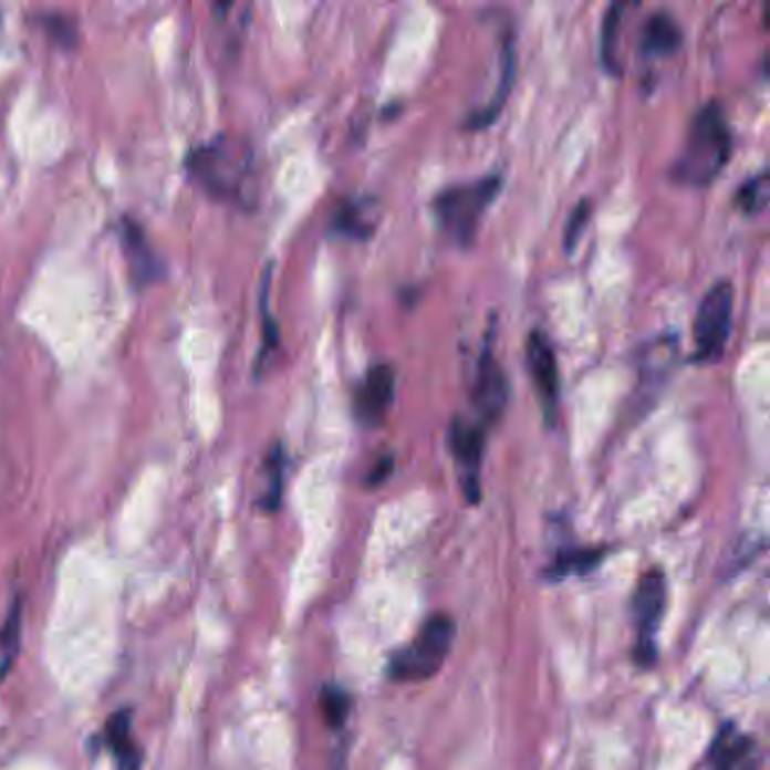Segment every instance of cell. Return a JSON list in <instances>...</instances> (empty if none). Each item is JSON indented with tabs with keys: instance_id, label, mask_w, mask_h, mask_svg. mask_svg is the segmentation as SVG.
<instances>
[{
	"instance_id": "obj_26",
	"label": "cell",
	"mask_w": 770,
	"mask_h": 770,
	"mask_svg": "<svg viewBox=\"0 0 770 770\" xmlns=\"http://www.w3.org/2000/svg\"><path fill=\"white\" fill-rule=\"evenodd\" d=\"M43 25L48 30V34L52 39H58L60 45L64 48H73L77 41V23H73L69 17L62 14H52V17H41Z\"/></svg>"
},
{
	"instance_id": "obj_3",
	"label": "cell",
	"mask_w": 770,
	"mask_h": 770,
	"mask_svg": "<svg viewBox=\"0 0 770 770\" xmlns=\"http://www.w3.org/2000/svg\"><path fill=\"white\" fill-rule=\"evenodd\" d=\"M502 177L488 175L468 184H455L434 197V217L438 229L459 247H470L477 238L481 217L498 199L502 190Z\"/></svg>"
},
{
	"instance_id": "obj_4",
	"label": "cell",
	"mask_w": 770,
	"mask_h": 770,
	"mask_svg": "<svg viewBox=\"0 0 770 770\" xmlns=\"http://www.w3.org/2000/svg\"><path fill=\"white\" fill-rule=\"evenodd\" d=\"M455 622L450 615L429 617L412 644L392 655L389 676L394 680H427L444 667L455 642Z\"/></svg>"
},
{
	"instance_id": "obj_13",
	"label": "cell",
	"mask_w": 770,
	"mask_h": 770,
	"mask_svg": "<svg viewBox=\"0 0 770 770\" xmlns=\"http://www.w3.org/2000/svg\"><path fill=\"white\" fill-rule=\"evenodd\" d=\"M678 360V342L672 335H659L653 342L642 346L637 371L644 394H657L659 387L667 382Z\"/></svg>"
},
{
	"instance_id": "obj_12",
	"label": "cell",
	"mask_w": 770,
	"mask_h": 770,
	"mask_svg": "<svg viewBox=\"0 0 770 770\" xmlns=\"http://www.w3.org/2000/svg\"><path fill=\"white\" fill-rule=\"evenodd\" d=\"M379 217H382V206L375 197L355 195L340 204V208L333 215L330 231H333L337 238L364 242L373 238V233L377 231Z\"/></svg>"
},
{
	"instance_id": "obj_15",
	"label": "cell",
	"mask_w": 770,
	"mask_h": 770,
	"mask_svg": "<svg viewBox=\"0 0 770 770\" xmlns=\"http://www.w3.org/2000/svg\"><path fill=\"white\" fill-rule=\"evenodd\" d=\"M516 71H518V58H516V41L513 37H509L504 41V48H502V66H500V82L498 86H495V93L492 97L481 104L479 108H475V112L468 116L466 121V127L468 129H486L495 118L500 116L502 112V106L513 89V82H516Z\"/></svg>"
},
{
	"instance_id": "obj_21",
	"label": "cell",
	"mask_w": 770,
	"mask_h": 770,
	"mask_svg": "<svg viewBox=\"0 0 770 770\" xmlns=\"http://www.w3.org/2000/svg\"><path fill=\"white\" fill-rule=\"evenodd\" d=\"M21 622H23V611L21 603H14L3 628H0V680H3L14 665V657L19 655L21 646Z\"/></svg>"
},
{
	"instance_id": "obj_5",
	"label": "cell",
	"mask_w": 770,
	"mask_h": 770,
	"mask_svg": "<svg viewBox=\"0 0 770 770\" xmlns=\"http://www.w3.org/2000/svg\"><path fill=\"white\" fill-rule=\"evenodd\" d=\"M735 288L730 281H717L700 299L694 316V360L714 362L726 351L732 330Z\"/></svg>"
},
{
	"instance_id": "obj_22",
	"label": "cell",
	"mask_w": 770,
	"mask_h": 770,
	"mask_svg": "<svg viewBox=\"0 0 770 770\" xmlns=\"http://www.w3.org/2000/svg\"><path fill=\"white\" fill-rule=\"evenodd\" d=\"M269 285H271V267L264 269L262 273V285H260V316H262V348L258 355V371L264 366V360L271 351H277L279 346V325L277 319L271 316L269 310Z\"/></svg>"
},
{
	"instance_id": "obj_19",
	"label": "cell",
	"mask_w": 770,
	"mask_h": 770,
	"mask_svg": "<svg viewBox=\"0 0 770 770\" xmlns=\"http://www.w3.org/2000/svg\"><path fill=\"white\" fill-rule=\"evenodd\" d=\"M624 10H626L624 3H613L606 10V17H603V25H601V62H603V69H606L611 75L622 73L620 54H617V34H620Z\"/></svg>"
},
{
	"instance_id": "obj_8",
	"label": "cell",
	"mask_w": 770,
	"mask_h": 770,
	"mask_svg": "<svg viewBox=\"0 0 770 770\" xmlns=\"http://www.w3.org/2000/svg\"><path fill=\"white\" fill-rule=\"evenodd\" d=\"M448 444L461 477V490L470 504H477L481 498L479 472L486 448V427L479 420H468L457 416L450 425Z\"/></svg>"
},
{
	"instance_id": "obj_23",
	"label": "cell",
	"mask_w": 770,
	"mask_h": 770,
	"mask_svg": "<svg viewBox=\"0 0 770 770\" xmlns=\"http://www.w3.org/2000/svg\"><path fill=\"white\" fill-rule=\"evenodd\" d=\"M768 197H770V188H768V175L766 173H759L755 177H750L739 190H737V206L748 212V215H755L759 210L766 208L768 204Z\"/></svg>"
},
{
	"instance_id": "obj_16",
	"label": "cell",
	"mask_w": 770,
	"mask_h": 770,
	"mask_svg": "<svg viewBox=\"0 0 770 770\" xmlns=\"http://www.w3.org/2000/svg\"><path fill=\"white\" fill-rule=\"evenodd\" d=\"M683 43V30L669 12H653L642 28V52L646 58H669Z\"/></svg>"
},
{
	"instance_id": "obj_20",
	"label": "cell",
	"mask_w": 770,
	"mask_h": 770,
	"mask_svg": "<svg viewBox=\"0 0 770 770\" xmlns=\"http://www.w3.org/2000/svg\"><path fill=\"white\" fill-rule=\"evenodd\" d=\"M601 556L603 554L599 552V549H568V552H561L556 561L547 568V574L554 581L585 574L599 565Z\"/></svg>"
},
{
	"instance_id": "obj_10",
	"label": "cell",
	"mask_w": 770,
	"mask_h": 770,
	"mask_svg": "<svg viewBox=\"0 0 770 770\" xmlns=\"http://www.w3.org/2000/svg\"><path fill=\"white\" fill-rule=\"evenodd\" d=\"M509 403V379L500 362L495 360L490 342H486L479 362H477V375L472 384V405L477 409L479 423L483 427L498 423L507 409Z\"/></svg>"
},
{
	"instance_id": "obj_24",
	"label": "cell",
	"mask_w": 770,
	"mask_h": 770,
	"mask_svg": "<svg viewBox=\"0 0 770 770\" xmlns=\"http://www.w3.org/2000/svg\"><path fill=\"white\" fill-rule=\"evenodd\" d=\"M321 707H323V717L325 721L333 728H342L348 719V711L353 707L351 696L340 689V687H327L321 696Z\"/></svg>"
},
{
	"instance_id": "obj_2",
	"label": "cell",
	"mask_w": 770,
	"mask_h": 770,
	"mask_svg": "<svg viewBox=\"0 0 770 770\" xmlns=\"http://www.w3.org/2000/svg\"><path fill=\"white\" fill-rule=\"evenodd\" d=\"M732 156V129L721 102H707L694 114L683 149L672 165L680 186L705 188L717 179Z\"/></svg>"
},
{
	"instance_id": "obj_14",
	"label": "cell",
	"mask_w": 770,
	"mask_h": 770,
	"mask_svg": "<svg viewBox=\"0 0 770 770\" xmlns=\"http://www.w3.org/2000/svg\"><path fill=\"white\" fill-rule=\"evenodd\" d=\"M759 750L755 739L726 726L711 748V770H757Z\"/></svg>"
},
{
	"instance_id": "obj_1",
	"label": "cell",
	"mask_w": 770,
	"mask_h": 770,
	"mask_svg": "<svg viewBox=\"0 0 770 770\" xmlns=\"http://www.w3.org/2000/svg\"><path fill=\"white\" fill-rule=\"evenodd\" d=\"M188 175L215 199L249 208L258 197V165L251 145L219 134L192 147L186 156Z\"/></svg>"
},
{
	"instance_id": "obj_17",
	"label": "cell",
	"mask_w": 770,
	"mask_h": 770,
	"mask_svg": "<svg viewBox=\"0 0 770 770\" xmlns=\"http://www.w3.org/2000/svg\"><path fill=\"white\" fill-rule=\"evenodd\" d=\"M106 741H108V748H112V752L118 761V770H138L141 768L143 755L134 741L132 714L127 709L116 711L114 717L108 719Z\"/></svg>"
},
{
	"instance_id": "obj_11",
	"label": "cell",
	"mask_w": 770,
	"mask_h": 770,
	"mask_svg": "<svg viewBox=\"0 0 770 770\" xmlns=\"http://www.w3.org/2000/svg\"><path fill=\"white\" fill-rule=\"evenodd\" d=\"M121 244L127 258V267H129V277L134 281L136 288H145L152 285L154 281H158L163 277V262L156 256V251L152 249L143 227L136 222L134 217H123L121 222Z\"/></svg>"
},
{
	"instance_id": "obj_7",
	"label": "cell",
	"mask_w": 770,
	"mask_h": 770,
	"mask_svg": "<svg viewBox=\"0 0 770 770\" xmlns=\"http://www.w3.org/2000/svg\"><path fill=\"white\" fill-rule=\"evenodd\" d=\"M527 366L533 379L544 420L552 425L559 414L561 403V371L552 340L542 330H531L527 340Z\"/></svg>"
},
{
	"instance_id": "obj_6",
	"label": "cell",
	"mask_w": 770,
	"mask_h": 770,
	"mask_svg": "<svg viewBox=\"0 0 770 770\" xmlns=\"http://www.w3.org/2000/svg\"><path fill=\"white\" fill-rule=\"evenodd\" d=\"M665 599H667V585L663 572L651 570L646 572L639 583L633 599V611L637 622V663L644 667H651L655 663V635L659 628V620L665 613Z\"/></svg>"
},
{
	"instance_id": "obj_25",
	"label": "cell",
	"mask_w": 770,
	"mask_h": 770,
	"mask_svg": "<svg viewBox=\"0 0 770 770\" xmlns=\"http://www.w3.org/2000/svg\"><path fill=\"white\" fill-rule=\"evenodd\" d=\"M590 210H592V204L583 197L574 210L570 212V219H568V227H565V251L572 253L579 244V240L583 238V231L587 227V217H590Z\"/></svg>"
},
{
	"instance_id": "obj_9",
	"label": "cell",
	"mask_w": 770,
	"mask_h": 770,
	"mask_svg": "<svg viewBox=\"0 0 770 770\" xmlns=\"http://www.w3.org/2000/svg\"><path fill=\"white\" fill-rule=\"evenodd\" d=\"M396 396V371L389 364H375L360 379L353 394L355 420L364 427H377L387 420Z\"/></svg>"
},
{
	"instance_id": "obj_18",
	"label": "cell",
	"mask_w": 770,
	"mask_h": 770,
	"mask_svg": "<svg viewBox=\"0 0 770 770\" xmlns=\"http://www.w3.org/2000/svg\"><path fill=\"white\" fill-rule=\"evenodd\" d=\"M285 450L283 446H273L264 461V488L260 495V507L264 511H277L281 507L283 486H285Z\"/></svg>"
},
{
	"instance_id": "obj_27",
	"label": "cell",
	"mask_w": 770,
	"mask_h": 770,
	"mask_svg": "<svg viewBox=\"0 0 770 770\" xmlns=\"http://www.w3.org/2000/svg\"><path fill=\"white\" fill-rule=\"evenodd\" d=\"M392 470H394V459H392V457H384V459H379V461H377V466H375V470L368 475V483H371V486L382 483L384 479L389 477V472H392Z\"/></svg>"
}]
</instances>
